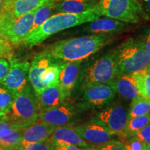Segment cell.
Returning a JSON list of instances; mask_svg holds the SVG:
<instances>
[{"label":"cell","instance_id":"cell-8","mask_svg":"<svg viewBox=\"0 0 150 150\" xmlns=\"http://www.w3.org/2000/svg\"><path fill=\"white\" fill-rule=\"evenodd\" d=\"M96 120L113 136L125 137L128 114L122 105L120 104L112 105L99 112Z\"/></svg>","mask_w":150,"mask_h":150},{"label":"cell","instance_id":"cell-2","mask_svg":"<svg viewBox=\"0 0 150 150\" xmlns=\"http://www.w3.org/2000/svg\"><path fill=\"white\" fill-rule=\"evenodd\" d=\"M109 38L106 33L73 38L53 43L45 52L65 62L82 61L98 52Z\"/></svg>","mask_w":150,"mask_h":150},{"label":"cell","instance_id":"cell-13","mask_svg":"<svg viewBox=\"0 0 150 150\" xmlns=\"http://www.w3.org/2000/svg\"><path fill=\"white\" fill-rule=\"evenodd\" d=\"M56 60V58H54L45 51L38 54L33 58L32 62L30 64L28 76L35 95L39 94L44 89L40 82L41 75L47 67L54 63Z\"/></svg>","mask_w":150,"mask_h":150},{"label":"cell","instance_id":"cell-41","mask_svg":"<svg viewBox=\"0 0 150 150\" xmlns=\"http://www.w3.org/2000/svg\"><path fill=\"white\" fill-rule=\"evenodd\" d=\"M4 121H8V115H2L0 116V122Z\"/></svg>","mask_w":150,"mask_h":150},{"label":"cell","instance_id":"cell-42","mask_svg":"<svg viewBox=\"0 0 150 150\" xmlns=\"http://www.w3.org/2000/svg\"><path fill=\"white\" fill-rule=\"evenodd\" d=\"M0 150H5L4 149V147H2V145H1V141H0Z\"/></svg>","mask_w":150,"mask_h":150},{"label":"cell","instance_id":"cell-33","mask_svg":"<svg viewBox=\"0 0 150 150\" xmlns=\"http://www.w3.org/2000/svg\"><path fill=\"white\" fill-rule=\"evenodd\" d=\"M20 129L15 124L9 121L0 122V138H2L8 135L13 129Z\"/></svg>","mask_w":150,"mask_h":150},{"label":"cell","instance_id":"cell-14","mask_svg":"<svg viewBox=\"0 0 150 150\" xmlns=\"http://www.w3.org/2000/svg\"><path fill=\"white\" fill-rule=\"evenodd\" d=\"M47 141L52 145H73L84 148L92 147L81 138L74 130V127L70 125L56 127Z\"/></svg>","mask_w":150,"mask_h":150},{"label":"cell","instance_id":"cell-11","mask_svg":"<svg viewBox=\"0 0 150 150\" xmlns=\"http://www.w3.org/2000/svg\"><path fill=\"white\" fill-rule=\"evenodd\" d=\"M115 95V91L108 84H94L84 88L83 99L91 106L101 107L110 104Z\"/></svg>","mask_w":150,"mask_h":150},{"label":"cell","instance_id":"cell-32","mask_svg":"<svg viewBox=\"0 0 150 150\" xmlns=\"http://www.w3.org/2000/svg\"><path fill=\"white\" fill-rule=\"evenodd\" d=\"M140 141L145 144L146 147L150 145V123L146 125L135 134Z\"/></svg>","mask_w":150,"mask_h":150},{"label":"cell","instance_id":"cell-19","mask_svg":"<svg viewBox=\"0 0 150 150\" xmlns=\"http://www.w3.org/2000/svg\"><path fill=\"white\" fill-rule=\"evenodd\" d=\"M108 84L115 93L127 99L132 100L139 95L133 75L120 74Z\"/></svg>","mask_w":150,"mask_h":150},{"label":"cell","instance_id":"cell-28","mask_svg":"<svg viewBox=\"0 0 150 150\" xmlns=\"http://www.w3.org/2000/svg\"><path fill=\"white\" fill-rule=\"evenodd\" d=\"M15 95L10 90L0 83V110L6 115L10 112Z\"/></svg>","mask_w":150,"mask_h":150},{"label":"cell","instance_id":"cell-20","mask_svg":"<svg viewBox=\"0 0 150 150\" xmlns=\"http://www.w3.org/2000/svg\"><path fill=\"white\" fill-rule=\"evenodd\" d=\"M97 3V0H59L54 4V11L57 13H81L93 8Z\"/></svg>","mask_w":150,"mask_h":150},{"label":"cell","instance_id":"cell-12","mask_svg":"<svg viewBox=\"0 0 150 150\" xmlns=\"http://www.w3.org/2000/svg\"><path fill=\"white\" fill-rule=\"evenodd\" d=\"M75 113L74 106L64 102L57 107L39 112L38 120L56 127L66 126L74 120Z\"/></svg>","mask_w":150,"mask_h":150},{"label":"cell","instance_id":"cell-3","mask_svg":"<svg viewBox=\"0 0 150 150\" xmlns=\"http://www.w3.org/2000/svg\"><path fill=\"white\" fill-rule=\"evenodd\" d=\"M120 74L132 75L145 68L150 56L139 40L128 38L118 45L112 53Z\"/></svg>","mask_w":150,"mask_h":150},{"label":"cell","instance_id":"cell-25","mask_svg":"<svg viewBox=\"0 0 150 150\" xmlns=\"http://www.w3.org/2000/svg\"><path fill=\"white\" fill-rule=\"evenodd\" d=\"M55 2L56 1H49L35 10L31 31L36 29L51 17V15L54 11V6Z\"/></svg>","mask_w":150,"mask_h":150},{"label":"cell","instance_id":"cell-18","mask_svg":"<svg viewBox=\"0 0 150 150\" xmlns=\"http://www.w3.org/2000/svg\"><path fill=\"white\" fill-rule=\"evenodd\" d=\"M129 23L119 21L110 18H99L89 24L84 29L85 32L99 33H108L118 32L128 26Z\"/></svg>","mask_w":150,"mask_h":150},{"label":"cell","instance_id":"cell-37","mask_svg":"<svg viewBox=\"0 0 150 150\" xmlns=\"http://www.w3.org/2000/svg\"><path fill=\"white\" fill-rule=\"evenodd\" d=\"M52 147L54 150H96L92 147L84 148L73 145H52Z\"/></svg>","mask_w":150,"mask_h":150},{"label":"cell","instance_id":"cell-4","mask_svg":"<svg viewBox=\"0 0 150 150\" xmlns=\"http://www.w3.org/2000/svg\"><path fill=\"white\" fill-rule=\"evenodd\" d=\"M39 110L35 92L29 83L15 95L8 121L20 129H25L38 120Z\"/></svg>","mask_w":150,"mask_h":150},{"label":"cell","instance_id":"cell-43","mask_svg":"<svg viewBox=\"0 0 150 150\" xmlns=\"http://www.w3.org/2000/svg\"><path fill=\"white\" fill-rule=\"evenodd\" d=\"M2 115H6L5 113H4L3 112H1V110H0V116H2Z\"/></svg>","mask_w":150,"mask_h":150},{"label":"cell","instance_id":"cell-35","mask_svg":"<svg viewBox=\"0 0 150 150\" xmlns=\"http://www.w3.org/2000/svg\"><path fill=\"white\" fill-rule=\"evenodd\" d=\"M10 64L8 62L4 59L0 58V83H2L7 74H8Z\"/></svg>","mask_w":150,"mask_h":150},{"label":"cell","instance_id":"cell-38","mask_svg":"<svg viewBox=\"0 0 150 150\" xmlns=\"http://www.w3.org/2000/svg\"><path fill=\"white\" fill-rule=\"evenodd\" d=\"M11 2L12 0H0V15L10 9Z\"/></svg>","mask_w":150,"mask_h":150},{"label":"cell","instance_id":"cell-9","mask_svg":"<svg viewBox=\"0 0 150 150\" xmlns=\"http://www.w3.org/2000/svg\"><path fill=\"white\" fill-rule=\"evenodd\" d=\"M29 67L30 63L28 61L11 59L9 71L1 84L14 95L20 93L28 84Z\"/></svg>","mask_w":150,"mask_h":150},{"label":"cell","instance_id":"cell-24","mask_svg":"<svg viewBox=\"0 0 150 150\" xmlns=\"http://www.w3.org/2000/svg\"><path fill=\"white\" fill-rule=\"evenodd\" d=\"M150 123V117L149 114L137 116L128 119L125 129V137L134 136L135 134Z\"/></svg>","mask_w":150,"mask_h":150},{"label":"cell","instance_id":"cell-44","mask_svg":"<svg viewBox=\"0 0 150 150\" xmlns=\"http://www.w3.org/2000/svg\"><path fill=\"white\" fill-rule=\"evenodd\" d=\"M147 150H150V145L147 147Z\"/></svg>","mask_w":150,"mask_h":150},{"label":"cell","instance_id":"cell-21","mask_svg":"<svg viewBox=\"0 0 150 150\" xmlns=\"http://www.w3.org/2000/svg\"><path fill=\"white\" fill-rule=\"evenodd\" d=\"M59 0H12L9 11L16 16H20L34 11L49 1Z\"/></svg>","mask_w":150,"mask_h":150},{"label":"cell","instance_id":"cell-5","mask_svg":"<svg viewBox=\"0 0 150 150\" xmlns=\"http://www.w3.org/2000/svg\"><path fill=\"white\" fill-rule=\"evenodd\" d=\"M95 7L101 16L129 24L147 16L139 0H99Z\"/></svg>","mask_w":150,"mask_h":150},{"label":"cell","instance_id":"cell-36","mask_svg":"<svg viewBox=\"0 0 150 150\" xmlns=\"http://www.w3.org/2000/svg\"><path fill=\"white\" fill-rule=\"evenodd\" d=\"M141 42L144 50L147 52V54L150 56V30L146 32L142 36V39L139 40Z\"/></svg>","mask_w":150,"mask_h":150},{"label":"cell","instance_id":"cell-30","mask_svg":"<svg viewBox=\"0 0 150 150\" xmlns=\"http://www.w3.org/2000/svg\"><path fill=\"white\" fill-rule=\"evenodd\" d=\"M13 50L11 44L4 38L0 35V58H6L9 60L12 59Z\"/></svg>","mask_w":150,"mask_h":150},{"label":"cell","instance_id":"cell-45","mask_svg":"<svg viewBox=\"0 0 150 150\" xmlns=\"http://www.w3.org/2000/svg\"><path fill=\"white\" fill-rule=\"evenodd\" d=\"M148 114H149V117H150V108H149V112H148Z\"/></svg>","mask_w":150,"mask_h":150},{"label":"cell","instance_id":"cell-7","mask_svg":"<svg viewBox=\"0 0 150 150\" xmlns=\"http://www.w3.org/2000/svg\"><path fill=\"white\" fill-rule=\"evenodd\" d=\"M120 74L112 54H106L97 59L82 72L81 85L82 87L98 83H106Z\"/></svg>","mask_w":150,"mask_h":150},{"label":"cell","instance_id":"cell-15","mask_svg":"<svg viewBox=\"0 0 150 150\" xmlns=\"http://www.w3.org/2000/svg\"><path fill=\"white\" fill-rule=\"evenodd\" d=\"M82 61L65 62L59 75V84L65 99L70 96L77 81Z\"/></svg>","mask_w":150,"mask_h":150},{"label":"cell","instance_id":"cell-1","mask_svg":"<svg viewBox=\"0 0 150 150\" xmlns=\"http://www.w3.org/2000/svg\"><path fill=\"white\" fill-rule=\"evenodd\" d=\"M95 6L81 13H56L48 18L44 23L32 30L24 38L22 44L27 47L42 43L55 33L70 28L88 23L100 18Z\"/></svg>","mask_w":150,"mask_h":150},{"label":"cell","instance_id":"cell-40","mask_svg":"<svg viewBox=\"0 0 150 150\" xmlns=\"http://www.w3.org/2000/svg\"><path fill=\"white\" fill-rule=\"evenodd\" d=\"M144 72L145 73H147L148 74H150V62L148 63V65L146 66V67L143 70Z\"/></svg>","mask_w":150,"mask_h":150},{"label":"cell","instance_id":"cell-17","mask_svg":"<svg viewBox=\"0 0 150 150\" xmlns=\"http://www.w3.org/2000/svg\"><path fill=\"white\" fill-rule=\"evenodd\" d=\"M56 128L55 126L38 120L36 122L23 129L20 145L32 142L47 141Z\"/></svg>","mask_w":150,"mask_h":150},{"label":"cell","instance_id":"cell-23","mask_svg":"<svg viewBox=\"0 0 150 150\" xmlns=\"http://www.w3.org/2000/svg\"><path fill=\"white\" fill-rule=\"evenodd\" d=\"M150 108V99L138 95L132 99L128 114V119L148 114Z\"/></svg>","mask_w":150,"mask_h":150},{"label":"cell","instance_id":"cell-29","mask_svg":"<svg viewBox=\"0 0 150 150\" xmlns=\"http://www.w3.org/2000/svg\"><path fill=\"white\" fill-rule=\"evenodd\" d=\"M17 150H54L52 145L47 141L32 142L20 145Z\"/></svg>","mask_w":150,"mask_h":150},{"label":"cell","instance_id":"cell-26","mask_svg":"<svg viewBox=\"0 0 150 150\" xmlns=\"http://www.w3.org/2000/svg\"><path fill=\"white\" fill-rule=\"evenodd\" d=\"M24 129H13L8 135L0 138L1 145L5 150H17L20 147L22 139Z\"/></svg>","mask_w":150,"mask_h":150},{"label":"cell","instance_id":"cell-34","mask_svg":"<svg viewBox=\"0 0 150 150\" xmlns=\"http://www.w3.org/2000/svg\"><path fill=\"white\" fill-rule=\"evenodd\" d=\"M96 150H126L125 145L121 142L110 140L106 145L102 146Z\"/></svg>","mask_w":150,"mask_h":150},{"label":"cell","instance_id":"cell-22","mask_svg":"<svg viewBox=\"0 0 150 150\" xmlns=\"http://www.w3.org/2000/svg\"><path fill=\"white\" fill-rule=\"evenodd\" d=\"M65 62L61 60H56L45 70L40 76V82L42 87L45 88L48 86L59 84V75Z\"/></svg>","mask_w":150,"mask_h":150},{"label":"cell","instance_id":"cell-27","mask_svg":"<svg viewBox=\"0 0 150 150\" xmlns=\"http://www.w3.org/2000/svg\"><path fill=\"white\" fill-rule=\"evenodd\" d=\"M132 75L139 95L150 99V74L142 70Z\"/></svg>","mask_w":150,"mask_h":150},{"label":"cell","instance_id":"cell-16","mask_svg":"<svg viewBox=\"0 0 150 150\" xmlns=\"http://www.w3.org/2000/svg\"><path fill=\"white\" fill-rule=\"evenodd\" d=\"M35 97L39 112L57 107L65 101L59 84L46 87Z\"/></svg>","mask_w":150,"mask_h":150},{"label":"cell","instance_id":"cell-6","mask_svg":"<svg viewBox=\"0 0 150 150\" xmlns=\"http://www.w3.org/2000/svg\"><path fill=\"white\" fill-rule=\"evenodd\" d=\"M35 11L16 16L6 11L0 15V35L11 45L22 44L24 38L31 30Z\"/></svg>","mask_w":150,"mask_h":150},{"label":"cell","instance_id":"cell-10","mask_svg":"<svg viewBox=\"0 0 150 150\" xmlns=\"http://www.w3.org/2000/svg\"><path fill=\"white\" fill-rule=\"evenodd\" d=\"M74 129L81 138L92 147H101L112 140V137L114 136L97 120L79 125Z\"/></svg>","mask_w":150,"mask_h":150},{"label":"cell","instance_id":"cell-31","mask_svg":"<svg viewBox=\"0 0 150 150\" xmlns=\"http://www.w3.org/2000/svg\"><path fill=\"white\" fill-rule=\"evenodd\" d=\"M124 145L126 150H147V147L145 144L140 141L136 136H132V138Z\"/></svg>","mask_w":150,"mask_h":150},{"label":"cell","instance_id":"cell-39","mask_svg":"<svg viewBox=\"0 0 150 150\" xmlns=\"http://www.w3.org/2000/svg\"><path fill=\"white\" fill-rule=\"evenodd\" d=\"M141 4L145 13L150 16V0H141Z\"/></svg>","mask_w":150,"mask_h":150}]
</instances>
